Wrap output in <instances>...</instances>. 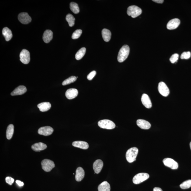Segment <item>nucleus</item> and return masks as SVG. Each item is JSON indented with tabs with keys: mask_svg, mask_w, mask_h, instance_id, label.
I'll list each match as a JSON object with an SVG mask.
<instances>
[{
	"mask_svg": "<svg viewBox=\"0 0 191 191\" xmlns=\"http://www.w3.org/2000/svg\"><path fill=\"white\" fill-rule=\"evenodd\" d=\"M129 53V48L128 45H125L120 50L118 56V61L119 62H122L125 60L128 56Z\"/></svg>",
	"mask_w": 191,
	"mask_h": 191,
	"instance_id": "f257e3e1",
	"label": "nucleus"
},
{
	"mask_svg": "<svg viewBox=\"0 0 191 191\" xmlns=\"http://www.w3.org/2000/svg\"><path fill=\"white\" fill-rule=\"evenodd\" d=\"M138 153V149L135 147L132 148L128 150L126 154V159L127 162L132 163L136 161Z\"/></svg>",
	"mask_w": 191,
	"mask_h": 191,
	"instance_id": "f03ea898",
	"label": "nucleus"
},
{
	"mask_svg": "<svg viewBox=\"0 0 191 191\" xmlns=\"http://www.w3.org/2000/svg\"><path fill=\"white\" fill-rule=\"evenodd\" d=\"M127 14L133 18H136L142 14V10L137 6H132L127 8Z\"/></svg>",
	"mask_w": 191,
	"mask_h": 191,
	"instance_id": "7ed1b4c3",
	"label": "nucleus"
},
{
	"mask_svg": "<svg viewBox=\"0 0 191 191\" xmlns=\"http://www.w3.org/2000/svg\"><path fill=\"white\" fill-rule=\"evenodd\" d=\"M98 125L101 128L108 129H113L115 127V125L112 121L109 120L104 119L99 121Z\"/></svg>",
	"mask_w": 191,
	"mask_h": 191,
	"instance_id": "20e7f679",
	"label": "nucleus"
},
{
	"mask_svg": "<svg viewBox=\"0 0 191 191\" xmlns=\"http://www.w3.org/2000/svg\"><path fill=\"white\" fill-rule=\"evenodd\" d=\"M148 174L145 173H141L136 174L133 178V182L134 184H139L149 178Z\"/></svg>",
	"mask_w": 191,
	"mask_h": 191,
	"instance_id": "39448f33",
	"label": "nucleus"
},
{
	"mask_svg": "<svg viewBox=\"0 0 191 191\" xmlns=\"http://www.w3.org/2000/svg\"><path fill=\"white\" fill-rule=\"evenodd\" d=\"M42 168L45 171L49 172L55 167L54 162L49 159H45L41 162Z\"/></svg>",
	"mask_w": 191,
	"mask_h": 191,
	"instance_id": "423d86ee",
	"label": "nucleus"
},
{
	"mask_svg": "<svg viewBox=\"0 0 191 191\" xmlns=\"http://www.w3.org/2000/svg\"><path fill=\"white\" fill-rule=\"evenodd\" d=\"M20 60L24 64H28L30 61V53L26 49H23L20 55Z\"/></svg>",
	"mask_w": 191,
	"mask_h": 191,
	"instance_id": "0eeeda50",
	"label": "nucleus"
},
{
	"mask_svg": "<svg viewBox=\"0 0 191 191\" xmlns=\"http://www.w3.org/2000/svg\"><path fill=\"white\" fill-rule=\"evenodd\" d=\"M158 89L161 95L164 97H167L170 94V90L169 88L164 82H160L159 83L158 86Z\"/></svg>",
	"mask_w": 191,
	"mask_h": 191,
	"instance_id": "6e6552de",
	"label": "nucleus"
},
{
	"mask_svg": "<svg viewBox=\"0 0 191 191\" xmlns=\"http://www.w3.org/2000/svg\"><path fill=\"white\" fill-rule=\"evenodd\" d=\"M163 162L166 167H170L173 170H176L178 168V164L173 159L166 158L163 160Z\"/></svg>",
	"mask_w": 191,
	"mask_h": 191,
	"instance_id": "1a4fd4ad",
	"label": "nucleus"
},
{
	"mask_svg": "<svg viewBox=\"0 0 191 191\" xmlns=\"http://www.w3.org/2000/svg\"><path fill=\"white\" fill-rule=\"evenodd\" d=\"M18 17L20 22L24 24H29L31 21V17L27 13L23 12L20 13Z\"/></svg>",
	"mask_w": 191,
	"mask_h": 191,
	"instance_id": "9d476101",
	"label": "nucleus"
},
{
	"mask_svg": "<svg viewBox=\"0 0 191 191\" xmlns=\"http://www.w3.org/2000/svg\"><path fill=\"white\" fill-rule=\"evenodd\" d=\"M54 132L52 128L49 126L41 127L38 130V133L41 135L48 136L51 135Z\"/></svg>",
	"mask_w": 191,
	"mask_h": 191,
	"instance_id": "9b49d317",
	"label": "nucleus"
},
{
	"mask_svg": "<svg viewBox=\"0 0 191 191\" xmlns=\"http://www.w3.org/2000/svg\"><path fill=\"white\" fill-rule=\"evenodd\" d=\"M180 24V20L178 19H174L169 21L167 25V29L173 30L176 29Z\"/></svg>",
	"mask_w": 191,
	"mask_h": 191,
	"instance_id": "f8f14e48",
	"label": "nucleus"
},
{
	"mask_svg": "<svg viewBox=\"0 0 191 191\" xmlns=\"http://www.w3.org/2000/svg\"><path fill=\"white\" fill-rule=\"evenodd\" d=\"M141 101L143 104L147 108H150L152 107V102L150 98L147 94H142L141 97Z\"/></svg>",
	"mask_w": 191,
	"mask_h": 191,
	"instance_id": "ddd939ff",
	"label": "nucleus"
},
{
	"mask_svg": "<svg viewBox=\"0 0 191 191\" xmlns=\"http://www.w3.org/2000/svg\"><path fill=\"white\" fill-rule=\"evenodd\" d=\"M78 94V91L77 89L74 88L67 90L66 92V97L68 99H72L77 97Z\"/></svg>",
	"mask_w": 191,
	"mask_h": 191,
	"instance_id": "4468645a",
	"label": "nucleus"
},
{
	"mask_svg": "<svg viewBox=\"0 0 191 191\" xmlns=\"http://www.w3.org/2000/svg\"><path fill=\"white\" fill-rule=\"evenodd\" d=\"M103 166L104 163L102 160L99 159L95 161L93 165L94 172L97 174L99 173L102 170Z\"/></svg>",
	"mask_w": 191,
	"mask_h": 191,
	"instance_id": "2eb2a0df",
	"label": "nucleus"
},
{
	"mask_svg": "<svg viewBox=\"0 0 191 191\" xmlns=\"http://www.w3.org/2000/svg\"><path fill=\"white\" fill-rule=\"evenodd\" d=\"M27 90L25 86H19L11 93V95L12 96L22 95L26 92Z\"/></svg>",
	"mask_w": 191,
	"mask_h": 191,
	"instance_id": "dca6fc26",
	"label": "nucleus"
},
{
	"mask_svg": "<svg viewBox=\"0 0 191 191\" xmlns=\"http://www.w3.org/2000/svg\"><path fill=\"white\" fill-rule=\"evenodd\" d=\"M137 124L140 128L144 129H148L150 128L151 124L148 121L143 119H139L137 121Z\"/></svg>",
	"mask_w": 191,
	"mask_h": 191,
	"instance_id": "f3484780",
	"label": "nucleus"
},
{
	"mask_svg": "<svg viewBox=\"0 0 191 191\" xmlns=\"http://www.w3.org/2000/svg\"><path fill=\"white\" fill-rule=\"evenodd\" d=\"M72 145L74 147L83 149H87L89 147L87 143L83 141H74Z\"/></svg>",
	"mask_w": 191,
	"mask_h": 191,
	"instance_id": "a211bd4d",
	"label": "nucleus"
},
{
	"mask_svg": "<svg viewBox=\"0 0 191 191\" xmlns=\"http://www.w3.org/2000/svg\"><path fill=\"white\" fill-rule=\"evenodd\" d=\"M85 172L83 169L81 167H78L76 171L75 178L76 181L80 182L84 178Z\"/></svg>",
	"mask_w": 191,
	"mask_h": 191,
	"instance_id": "6ab92c4d",
	"label": "nucleus"
},
{
	"mask_svg": "<svg viewBox=\"0 0 191 191\" xmlns=\"http://www.w3.org/2000/svg\"><path fill=\"white\" fill-rule=\"evenodd\" d=\"M53 38V32L50 30H46L43 34V39L45 43H48L50 42Z\"/></svg>",
	"mask_w": 191,
	"mask_h": 191,
	"instance_id": "aec40b11",
	"label": "nucleus"
},
{
	"mask_svg": "<svg viewBox=\"0 0 191 191\" xmlns=\"http://www.w3.org/2000/svg\"><path fill=\"white\" fill-rule=\"evenodd\" d=\"M47 146L46 144L42 142L38 143H35L31 146V149L35 152H40V151L45 150L47 148Z\"/></svg>",
	"mask_w": 191,
	"mask_h": 191,
	"instance_id": "412c9836",
	"label": "nucleus"
},
{
	"mask_svg": "<svg viewBox=\"0 0 191 191\" xmlns=\"http://www.w3.org/2000/svg\"><path fill=\"white\" fill-rule=\"evenodd\" d=\"M2 34L6 39V41H9L13 37L12 31L10 29L7 27L3 28Z\"/></svg>",
	"mask_w": 191,
	"mask_h": 191,
	"instance_id": "4be33fe9",
	"label": "nucleus"
},
{
	"mask_svg": "<svg viewBox=\"0 0 191 191\" xmlns=\"http://www.w3.org/2000/svg\"><path fill=\"white\" fill-rule=\"evenodd\" d=\"M37 106L41 112H45L50 109L51 104L49 102H44L38 104Z\"/></svg>",
	"mask_w": 191,
	"mask_h": 191,
	"instance_id": "5701e85b",
	"label": "nucleus"
},
{
	"mask_svg": "<svg viewBox=\"0 0 191 191\" xmlns=\"http://www.w3.org/2000/svg\"><path fill=\"white\" fill-rule=\"evenodd\" d=\"M102 34L103 39L106 42H108L110 40L111 37V33L109 30L104 29L102 31Z\"/></svg>",
	"mask_w": 191,
	"mask_h": 191,
	"instance_id": "b1692460",
	"label": "nucleus"
},
{
	"mask_svg": "<svg viewBox=\"0 0 191 191\" xmlns=\"http://www.w3.org/2000/svg\"><path fill=\"white\" fill-rule=\"evenodd\" d=\"M98 189L99 191H110V184L107 181H104L99 184Z\"/></svg>",
	"mask_w": 191,
	"mask_h": 191,
	"instance_id": "393cba45",
	"label": "nucleus"
},
{
	"mask_svg": "<svg viewBox=\"0 0 191 191\" xmlns=\"http://www.w3.org/2000/svg\"><path fill=\"white\" fill-rule=\"evenodd\" d=\"M14 132V126L10 124L8 126L6 132V138L8 139H10L13 136Z\"/></svg>",
	"mask_w": 191,
	"mask_h": 191,
	"instance_id": "a878e982",
	"label": "nucleus"
},
{
	"mask_svg": "<svg viewBox=\"0 0 191 191\" xmlns=\"http://www.w3.org/2000/svg\"><path fill=\"white\" fill-rule=\"evenodd\" d=\"M86 52V49L85 48H82L79 50L76 53L75 55L76 59L78 60L81 59L84 57Z\"/></svg>",
	"mask_w": 191,
	"mask_h": 191,
	"instance_id": "bb28decb",
	"label": "nucleus"
},
{
	"mask_svg": "<svg viewBox=\"0 0 191 191\" xmlns=\"http://www.w3.org/2000/svg\"><path fill=\"white\" fill-rule=\"evenodd\" d=\"M70 8L71 10L75 14H77L79 13V8L77 3L72 2L70 4Z\"/></svg>",
	"mask_w": 191,
	"mask_h": 191,
	"instance_id": "cd10ccee",
	"label": "nucleus"
},
{
	"mask_svg": "<svg viewBox=\"0 0 191 191\" xmlns=\"http://www.w3.org/2000/svg\"><path fill=\"white\" fill-rule=\"evenodd\" d=\"M66 20L69 23L70 27H72L74 25L75 19L73 15L69 14L67 15L66 16Z\"/></svg>",
	"mask_w": 191,
	"mask_h": 191,
	"instance_id": "c85d7f7f",
	"label": "nucleus"
},
{
	"mask_svg": "<svg viewBox=\"0 0 191 191\" xmlns=\"http://www.w3.org/2000/svg\"><path fill=\"white\" fill-rule=\"evenodd\" d=\"M76 79H77V78L76 76H71L63 81L62 85H63L64 86L72 83L76 81Z\"/></svg>",
	"mask_w": 191,
	"mask_h": 191,
	"instance_id": "c756f323",
	"label": "nucleus"
},
{
	"mask_svg": "<svg viewBox=\"0 0 191 191\" xmlns=\"http://www.w3.org/2000/svg\"><path fill=\"white\" fill-rule=\"evenodd\" d=\"M191 187V180L185 181L181 184L180 187L182 189H185L190 188Z\"/></svg>",
	"mask_w": 191,
	"mask_h": 191,
	"instance_id": "7c9ffc66",
	"label": "nucleus"
},
{
	"mask_svg": "<svg viewBox=\"0 0 191 191\" xmlns=\"http://www.w3.org/2000/svg\"><path fill=\"white\" fill-rule=\"evenodd\" d=\"M82 31L81 29H77L73 33L72 38L73 39H77L80 37Z\"/></svg>",
	"mask_w": 191,
	"mask_h": 191,
	"instance_id": "2f4dec72",
	"label": "nucleus"
},
{
	"mask_svg": "<svg viewBox=\"0 0 191 191\" xmlns=\"http://www.w3.org/2000/svg\"><path fill=\"white\" fill-rule=\"evenodd\" d=\"M178 58L179 55L178 54H174L172 55L170 59L171 62L172 64H174V63L177 62L178 59Z\"/></svg>",
	"mask_w": 191,
	"mask_h": 191,
	"instance_id": "473e14b6",
	"label": "nucleus"
},
{
	"mask_svg": "<svg viewBox=\"0 0 191 191\" xmlns=\"http://www.w3.org/2000/svg\"><path fill=\"white\" fill-rule=\"evenodd\" d=\"M191 57V53L189 51L184 52L182 53L181 56V59H188Z\"/></svg>",
	"mask_w": 191,
	"mask_h": 191,
	"instance_id": "72a5a7b5",
	"label": "nucleus"
},
{
	"mask_svg": "<svg viewBox=\"0 0 191 191\" xmlns=\"http://www.w3.org/2000/svg\"><path fill=\"white\" fill-rule=\"evenodd\" d=\"M96 72L95 71H92V72L90 73L88 75L87 79L89 80H92L94 77V76H96Z\"/></svg>",
	"mask_w": 191,
	"mask_h": 191,
	"instance_id": "f704fd0d",
	"label": "nucleus"
},
{
	"mask_svg": "<svg viewBox=\"0 0 191 191\" xmlns=\"http://www.w3.org/2000/svg\"><path fill=\"white\" fill-rule=\"evenodd\" d=\"M6 183L9 185H11L14 182V179L12 177H7L6 178Z\"/></svg>",
	"mask_w": 191,
	"mask_h": 191,
	"instance_id": "c9c22d12",
	"label": "nucleus"
},
{
	"mask_svg": "<svg viewBox=\"0 0 191 191\" xmlns=\"http://www.w3.org/2000/svg\"><path fill=\"white\" fill-rule=\"evenodd\" d=\"M16 183L19 187H22L24 185V182H21L20 181H16Z\"/></svg>",
	"mask_w": 191,
	"mask_h": 191,
	"instance_id": "e433bc0d",
	"label": "nucleus"
},
{
	"mask_svg": "<svg viewBox=\"0 0 191 191\" xmlns=\"http://www.w3.org/2000/svg\"><path fill=\"white\" fill-rule=\"evenodd\" d=\"M153 1L155 3H159V4H162L164 2V1L163 0H153Z\"/></svg>",
	"mask_w": 191,
	"mask_h": 191,
	"instance_id": "4c0bfd02",
	"label": "nucleus"
},
{
	"mask_svg": "<svg viewBox=\"0 0 191 191\" xmlns=\"http://www.w3.org/2000/svg\"><path fill=\"white\" fill-rule=\"evenodd\" d=\"M153 191H163L162 189L159 187H155L153 189Z\"/></svg>",
	"mask_w": 191,
	"mask_h": 191,
	"instance_id": "58836bf2",
	"label": "nucleus"
},
{
	"mask_svg": "<svg viewBox=\"0 0 191 191\" xmlns=\"http://www.w3.org/2000/svg\"><path fill=\"white\" fill-rule=\"evenodd\" d=\"M190 149L191 150V142H190Z\"/></svg>",
	"mask_w": 191,
	"mask_h": 191,
	"instance_id": "ea45409f",
	"label": "nucleus"
}]
</instances>
